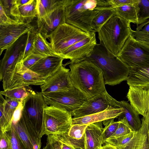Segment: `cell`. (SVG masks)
I'll use <instances>...</instances> for the list:
<instances>
[{
	"label": "cell",
	"mask_w": 149,
	"mask_h": 149,
	"mask_svg": "<svg viewBox=\"0 0 149 149\" xmlns=\"http://www.w3.org/2000/svg\"><path fill=\"white\" fill-rule=\"evenodd\" d=\"M19 22L10 19L6 13L2 5L0 4V25H7Z\"/></svg>",
	"instance_id": "cell-42"
},
{
	"label": "cell",
	"mask_w": 149,
	"mask_h": 149,
	"mask_svg": "<svg viewBox=\"0 0 149 149\" xmlns=\"http://www.w3.org/2000/svg\"><path fill=\"white\" fill-rule=\"evenodd\" d=\"M142 31L149 33V23L145 26L144 28Z\"/></svg>",
	"instance_id": "cell-50"
},
{
	"label": "cell",
	"mask_w": 149,
	"mask_h": 149,
	"mask_svg": "<svg viewBox=\"0 0 149 149\" xmlns=\"http://www.w3.org/2000/svg\"><path fill=\"white\" fill-rule=\"evenodd\" d=\"M33 53L43 57L57 55L52 48L50 43L38 31L34 40Z\"/></svg>",
	"instance_id": "cell-25"
},
{
	"label": "cell",
	"mask_w": 149,
	"mask_h": 149,
	"mask_svg": "<svg viewBox=\"0 0 149 149\" xmlns=\"http://www.w3.org/2000/svg\"><path fill=\"white\" fill-rule=\"evenodd\" d=\"M36 0H30L26 3L19 7L21 21L30 24L37 17Z\"/></svg>",
	"instance_id": "cell-28"
},
{
	"label": "cell",
	"mask_w": 149,
	"mask_h": 149,
	"mask_svg": "<svg viewBox=\"0 0 149 149\" xmlns=\"http://www.w3.org/2000/svg\"><path fill=\"white\" fill-rule=\"evenodd\" d=\"M37 32V30L36 31L34 29L27 33V39L22 61L33 53L34 49V40Z\"/></svg>",
	"instance_id": "cell-36"
},
{
	"label": "cell",
	"mask_w": 149,
	"mask_h": 149,
	"mask_svg": "<svg viewBox=\"0 0 149 149\" xmlns=\"http://www.w3.org/2000/svg\"><path fill=\"white\" fill-rule=\"evenodd\" d=\"M33 91L31 87L27 86L1 91L0 94L8 98L17 100L21 102Z\"/></svg>",
	"instance_id": "cell-32"
},
{
	"label": "cell",
	"mask_w": 149,
	"mask_h": 149,
	"mask_svg": "<svg viewBox=\"0 0 149 149\" xmlns=\"http://www.w3.org/2000/svg\"><path fill=\"white\" fill-rule=\"evenodd\" d=\"M102 8L97 0H68L65 6L66 23L91 33L93 19Z\"/></svg>",
	"instance_id": "cell-4"
},
{
	"label": "cell",
	"mask_w": 149,
	"mask_h": 149,
	"mask_svg": "<svg viewBox=\"0 0 149 149\" xmlns=\"http://www.w3.org/2000/svg\"><path fill=\"white\" fill-rule=\"evenodd\" d=\"M88 125H72L67 134L69 137L75 139H80L84 138L85 130Z\"/></svg>",
	"instance_id": "cell-37"
},
{
	"label": "cell",
	"mask_w": 149,
	"mask_h": 149,
	"mask_svg": "<svg viewBox=\"0 0 149 149\" xmlns=\"http://www.w3.org/2000/svg\"><path fill=\"white\" fill-rule=\"evenodd\" d=\"M91 33L65 22L59 26L47 38L56 54L60 56L71 46L88 37Z\"/></svg>",
	"instance_id": "cell-6"
},
{
	"label": "cell",
	"mask_w": 149,
	"mask_h": 149,
	"mask_svg": "<svg viewBox=\"0 0 149 149\" xmlns=\"http://www.w3.org/2000/svg\"><path fill=\"white\" fill-rule=\"evenodd\" d=\"M103 145L101 149H118L117 148L109 144L105 143Z\"/></svg>",
	"instance_id": "cell-48"
},
{
	"label": "cell",
	"mask_w": 149,
	"mask_h": 149,
	"mask_svg": "<svg viewBox=\"0 0 149 149\" xmlns=\"http://www.w3.org/2000/svg\"><path fill=\"white\" fill-rule=\"evenodd\" d=\"M10 146L9 136L7 132L0 133V149H10Z\"/></svg>",
	"instance_id": "cell-43"
},
{
	"label": "cell",
	"mask_w": 149,
	"mask_h": 149,
	"mask_svg": "<svg viewBox=\"0 0 149 149\" xmlns=\"http://www.w3.org/2000/svg\"><path fill=\"white\" fill-rule=\"evenodd\" d=\"M70 69L63 65L52 75L49 77L46 82L40 86L42 94L68 90L72 86L70 76Z\"/></svg>",
	"instance_id": "cell-15"
},
{
	"label": "cell",
	"mask_w": 149,
	"mask_h": 149,
	"mask_svg": "<svg viewBox=\"0 0 149 149\" xmlns=\"http://www.w3.org/2000/svg\"><path fill=\"white\" fill-rule=\"evenodd\" d=\"M127 97L139 114L149 116V84L130 86Z\"/></svg>",
	"instance_id": "cell-14"
},
{
	"label": "cell",
	"mask_w": 149,
	"mask_h": 149,
	"mask_svg": "<svg viewBox=\"0 0 149 149\" xmlns=\"http://www.w3.org/2000/svg\"><path fill=\"white\" fill-rule=\"evenodd\" d=\"M34 29L30 24L19 22L0 25V54L24 35Z\"/></svg>",
	"instance_id": "cell-13"
},
{
	"label": "cell",
	"mask_w": 149,
	"mask_h": 149,
	"mask_svg": "<svg viewBox=\"0 0 149 149\" xmlns=\"http://www.w3.org/2000/svg\"><path fill=\"white\" fill-rule=\"evenodd\" d=\"M97 44L95 33L93 32L88 37L71 46L60 56L64 59H70V62H75L89 55Z\"/></svg>",
	"instance_id": "cell-16"
},
{
	"label": "cell",
	"mask_w": 149,
	"mask_h": 149,
	"mask_svg": "<svg viewBox=\"0 0 149 149\" xmlns=\"http://www.w3.org/2000/svg\"><path fill=\"white\" fill-rule=\"evenodd\" d=\"M20 116L29 122L41 138L43 134L44 109L48 105L41 92H31L21 103Z\"/></svg>",
	"instance_id": "cell-5"
},
{
	"label": "cell",
	"mask_w": 149,
	"mask_h": 149,
	"mask_svg": "<svg viewBox=\"0 0 149 149\" xmlns=\"http://www.w3.org/2000/svg\"><path fill=\"white\" fill-rule=\"evenodd\" d=\"M7 132L10 140V149H27L19 138L12 125L10 130Z\"/></svg>",
	"instance_id": "cell-38"
},
{
	"label": "cell",
	"mask_w": 149,
	"mask_h": 149,
	"mask_svg": "<svg viewBox=\"0 0 149 149\" xmlns=\"http://www.w3.org/2000/svg\"><path fill=\"white\" fill-rule=\"evenodd\" d=\"M27 37V33L24 35L6 49L0 62L1 81L7 72L15 68L22 61Z\"/></svg>",
	"instance_id": "cell-12"
},
{
	"label": "cell",
	"mask_w": 149,
	"mask_h": 149,
	"mask_svg": "<svg viewBox=\"0 0 149 149\" xmlns=\"http://www.w3.org/2000/svg\"><path fill=\"white\" fill-rule=\"evenodd\" d=\"M118 102L111 96L106 90L88 100L79 108L71 114L74 118H77L103 111L110 107L121 108Z\"/></svg>",
	"instance_id": "cell-11"
},
{
	"label": "cell",
	"mask_w": 149,
	"mask_h": 149,
	"mask_svg": "<svg viewBox=\"0 0 149 149\" xmlns=\"http://www.w3.org/2000/svg\"><path fill=\"white\" fill-rule=\"evenodd\" d=\"M51 138L52 139V141H53L55 149H61V148L60 147V145L59 142L58 141H56L54 140Z\"/></svg>",
	"instance_id": "cell-49"
},
{
	"label": "cell",
	"mask_w": 149,
	"mask_h": 149,
	"mask_svg": "<svg viewBox=\"0 0 149 149\" xmlns=\"http://www.w3.org/2000/svg\"><path fill=\"white\" fill-rule=\"evenodd\" d=\"M12 125L27 148L34 149L24 123L20 115L19 119L16 122H13Z\"/></svg>",
	"instance_id": "cell-30"
},
{
	"label": "cell",
	"mask_w": 149,
	"mask_h": 149,
	"mask_svg": "<svg viewBox=\"0 0 149 149\" xmlns=\"http://www.w3.org/2000/svg\"><path fill=\"white\" fill-rule=\"evenodd\" d=\"M127 81L129 86L149 84V67L130 68Z\"/></svg>",
	"instance_id": "cell-22"
},
{
	"label": "cell",
	"mask_w": 149,
	"mask_h": 149,
	"mask_svg": "<svg viewBox=\"0 0 149 149\" xmlns=\"http://www.w3.org/2000/svg\"><path fill=\"white\" fill-rule=\"evenodd\" d=\"M116 14L138 26L137 8L134 4H127L114 8Z\"/></svg>",
	"instance_id": "cell-27"
},
{
	"label": "cell",
	"mask_w": 149,
	"mask_h": 149,
	"mask_svg": "<svg viewBox=\"0 0 149 149\" xmlns=\"http://www.w3.org/2000/svg\"><path fill=\"white\" fill-rule=\"evenodd\" d=\"M72 119L70 113L47 105L44 109V135H62L68 133L72 125Z\"/></svg>",
	"instance_id": "cell-9"
},
{
	"label": "cell",
	"mask_w": 149,
	"mask_h": 149,
	"mask_svg": "<svg viewBox=\"0 0 149 149\" xmlns=\"http://www.w3.org/2000/svg\"><path fill=\"white\" fill-rule=\"evenodd\" d=\"M114 119H112L109 123L105 125L103 132L105 142L115 133L118 128L119 121L114 122Z\"/></svg>",
	"instance_id": "cell-39"
},
{
	"label": "cell",
	"mask_w": 149,
	"mask_h": 149,
	"mask_svg": "<svg viewBox=\"0 0 149 149\" xmlns=\"http://www.w3.org/2000/svg\"><path fill=\"white\" fill-rule=\"evenodd\" d=\"M67 0H36L37 21L40 20L58 7L65 3Z\"/></svg>",
	"instance_id": "cell-24"
},
{
	"label": "cell",
	"mask_w": 149,
	"mask_h": 149,
	"mask_svg": "<svg viewBox=\"0 0 149 149\" xmlns=\"http://www.w3.org/2000/svg\"><path fill=\"white\" fill-rule=\"evenodd\" d=\"M7 15L11 19L17 22H22L20 15L19 6L16 0H0Z\"/></svg>",
	"instance_id": "cell-31"
},
{
	"label": "cell",
	"mask_w": 149,
	"mask_h": 149,
	"mask_svg": "<svg viewBox=\"0 0 149 149\" xmlns=\"http://www.w3.org/2000/svg\"><path fill=\"white\" fill-rule=\"evenodd\" d=\"M84 60L93 63L100 69L105 84L114 86L127 81L130 73V68L100 43L89 55L76 61Z\"/></svg>",
	"instance_id": "cell-2"
},
{
	"label": "cell",
	"mask_w": 149,
	"mask_h": 149,
	"mask_svg": "<svg viewBox=\"0 0 149 149\" xmlns=\"http://www.w3.org/2000/svg\"><path fill=\"white\" fill-rule=\"evenodd\" d=\"M131 35L136 40L149 43V33L143 31L130 30Z\"/></svg>",
	"instance_id": "cell-41"
},
{
	"label": "cell",
	"mask_w": 149,
	"mask_h": 149,
	"mask_svg": "<svg viewBox=\"0 0 149 149\" xmlns=\"http://www.w3.org/2000/svg\"><path fill=\"white\" fill-rule=\"evenodd\" d=\"M2 82L5 91L29 85L40 86L46 80L30 70L23 68L19 63L15 68L6 73Z\"/></svg>",
	"instance_id": "cell-10"
},
{
	"label": "cell",
	"mask_w": 149,
	"mask_h": 149,
	"mask_svg": "<svg viewBox=\"0 0 149 149\" xmlns=\"http://www.w3.org/2000/svg\"><path fill=\"white\" fill-rule=\"evenodd\" d=\"M64 59L57 55L43 57L29 70L46 80L63 65Z\"/></svg>",
	"instance_id": "cell-18"
},
{
	"label": "cell",
	"mask_w": 149,
	"mask_h": 149,
	"mask_svg": "<svg viewBox=\"0 0 149 149\" xmlns=\"http://www.w3.org/2000/svg\"><path fill=\"white\" fill-rule=\"evenodd\" d=\"M130 22L116 13L98 32L100 44L117 56L131 34Z\"/></svg>",
	"instance_id": "cell-3"
},
{
	"label": "cell",
	"mask_w": 149,
	"mask_h": 149,
	"mask_svg": "<svg viewBox=\"0 0 149 149\" xmlns=\"http://www.w3.org/2000/svg\"><path fill=\"white\" fill-rule=\"evenodd\" d=\"M58 142L59 143L61 149H82L69 144Z\"/></svg>",
	"instance_id": "cell-46"
},
{
	"label": "cell",
	"mask_w": 149,
	"mask_h": 149,
	"mask_svg": "<svg viewBox=\"0 0 149 149\" xmlns=\"http://www.w3.org/2000/svg\"><path fill=\"white\" fill-rule=\"evenodd\" d=\"M119 120V123L117 130L109 138L120 136L135 132L125 117L120 118Z\"/></svg>",
	"instance_id": "cell-35"
},
{
	"label": "cell",
	"mask_w": 149,
	"mask_h": 149,
	"mask_svg": "<svg viewBox=\"0 0 149 149\" xmlns=\"http://www.w3.org/2000/svg\"><path fill=\"white\" fill-rule=\"evenodd\" d=\"M102 122L88 124L85 132V149H101L105 143Z\"/></svg>",
	"instance_id": "cell-20"
},
{
	"label": "cell",
	"mask_w": 149,
	"mask_h": 149,
	"mask_svg": "<svg viewBox=\"0 0 149 149\" xmlns=\"http://www.w3.org/2000/svg\"><path fill=\"white\" fill-rule=\"evenodd\" d=\"M69 74L73 85L89 98L94 97L106 90L101 70L87 61L69 62Z\"/></svg>",
	"instance_id": "cell-1"
},
{
	"label": "cell",
	"mask_w": 149,
	"mask_h": 149,
	"mask_svg": "<svg viewBox=\"0 0 149 149\" xmlns=\"http://www.w3.org/2000/svg\"><path fill=\"white\" fill-rule=\"evenodd\" d=\"M134 4L137 8L138 26L149 20V0H137Z\"/></svg>",
	"instance_id": "cell-33"
},
{
	"label": "cell",
	"mask_w": 149,
	"mask_h": 149,
	"mask_svg": "<svg viewBox=\"0 0 149 149\" xmlns=\"http://www.w3.org/2000/svg\"><path fill=\"white\" fill-rule=\"evenodd\" d=\"M123 112V109L122 108H115L110 107L101 112L82 117L72 118V125H88L114 119L119 117Z\"/></svg>",
	"instance_id": "cell-21"
},
{
	"label": "cell",
	"mask_w": 149,
	"mask_h": 149,
	"mask_svg": "<svg viewBox=\"0 0 149 149\" xmlns=\"http://www.w3.org/2000/svg\"><path fill=\"white\" fill-rule=\"evenodd\" d=\"M29 1L30 0H16L17 3L19 7L26 3Z\"/></svg>",
	"instance_id": "cell-47"
},
{
	"label": "cell",
	"mask_w": 149,
	"mask_h": 149,
	"mask_svg": "<svg viewBox=\"0 0 149 149\" xmlns=\"http://www.w3.org/2000/svg\"><path fill=\"white\" fill-rule=\"evenodd\" d=\"M136 132L117 137L108 139L105 140L104 144H108L116 147L124 146L133 137Z\"/></svg>",
	"instance_id": "cell-34"
},
{
	"label": "cell",
	"mask_w": 149,
	"mask_h": 149,
	"mask_svg": "<svg viewBox=\"0 0 149 149\" xmlns=\"http://www.w3.org/2000/svg\"><path fill=\"white\" fill-rule=\"evenodd\" d=\"M137 0H109L111 6L113 8L127 4H133Z\"/></svg>",
	"instance_id": "cell-44"
},
{
	"label": "cell",
	"mask_w": 149,
	"mask_h": 149,
	"mask_svg": "<svg viewBox=\"0 0 149 149\" xmlns=\"http://www.w3.org/2000/svg\"><path fill=\"white\" fill-rule=\"evenodd\" d=\"M116 14L114 8L111 7L102 8L93 19L91 28L93 32H98L102 27Z\"/></svg>",
	"instance_id": "cell-26"
},
{
	"label": "cell",
	"mask_w": 149,
	"mask_h": 149,
	"mask_svg": "<svg viewBox=\"0 0 149 149\" xmlns=\"http://www.w3.org/2000/svg\"><path fill=\"white\" fill-rule=\"evenodd\" d=\"M116 56L130 68L149 67V43L138 41L130 34Z\"/></svg>",
	"instance_id": "cell-7"
},
{
	"label": "cell",
	"mask_w": 149,
	"mask_h": 149,
	"mask_svg": "<svg viewBox=\"0 0 149 149\" xmlns=\"http://www.w3.org/2000/svg\"><path fill=\"white\" fill-rule=\"evenodd\" d=\"M149 116L141 119V126L139 130V139L136 149H149Z\"/></svg>",
	"instance_id": "cell-29"
},
{
	"label": "cell",
	"mask_w": 149,
	"mask_h": 149,
	"mask_svg": "<svg viewBox=\"0 0 149 149\" xmlns=\"http://www.w3.org/2000/svg\"><path fill=\"white\" fill-rule=\"evenodd\" d=\"M21 102L17 100L5 99L0 94V132H7L11 128L15 112Z\"/></svg>",
	"instance_id": "cell-19"
},
{
	"label": "cell",
	"mask_w": 149,
	"mask_h": 149,
	"mask_svg": "<svg viewBox=\"0 0 149 149\" xmlns=\"http://www.w3.org/2000/svg\"><path fill=\"white\" fill-rule=\"evenodd\" d=\"M43 57L32 53L22 61V66L26 69L29 70L39 60Z\"/></svg>",
	"instance_id": "cell-40"
},
{
	"label": "cell",
	"mask_w": 149,
	"mask_h": 149,
	"mask_svg": "<svg viewBox=\"0 0 149 149\" xmlns=\"http://www.w3.org/2000/svg\"><path fill=\"white\" fill-rule=\"evenodd\" d=\"M42 95L47 105L54 106L70 113L90 99L73 85L67 91L42 94Z\"/></svg>",
	"instance_id": "cell-8"
},
{
	"label": "cell",
	"mask_w": 149,
	"mask_h": 149,
	"mask_svg": "<svg viewBox=\"0 0 149 149\" xmlns=\"http://www.w3.org/2000/svg\"><path fill=\"white\" fill-rule=\"evenodd\" d=\"M37 21L38 32L46 39L60 25L65 23V6L68 2Z\"/></svg>",
	"instance_id": "cell-17"
},
{
	"label": "cell",
	"mask_w": 149,
	"mask_h": 149,
	"mask_svg": "<svg viewBox=\"0 0 149 149\" xmlns=\"http://www.w3.org/2000/svg\"></svg>",
	"instance_id": "cell-51"
},
{
	"label": "cell",
	"mask_w": 149,
	"mask_h": 149,
	"mask_svg": "<svg viewBox=\"0 0 149 149\" xmlns=\"http://www.w3.org/2000/svg\"><path fill=\"white\" fill-rule=\"evenodd\" d=\"M118 103L123 109V112L119 116L125 117L135 131H138L141 127V122L137 112L127 101L123 100Z\"/></svg>",
	"instance_id": "cell-23"
},
{
	"label": "cell",
	"mask_w": 149,
	"mask_h": 149,
	"mask_svg": "<svg viewBox=\"0 0 149 149\" xmlns=\"http://www.w3.org/2000/svg\"><path fill=\"white\" fill-rule=\"evenodd\" d=\"M47 136L46 145L43 149H56L52 139L48 135Z\"/></svg>",
	"instance_id": "cell-45"
}]
</instances>
